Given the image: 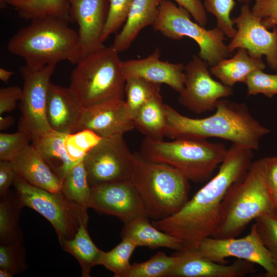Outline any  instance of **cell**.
Instances as JSON below:
<instances>
[{
  "label": "cell",
  "instance_id": "6da1fadb",
  "mask_svg": "<svg viewBox=\"0 0 277 277\" xmlns=\"http://www.w3.org/2000/svg\"><path fill=\"white\" fill-rule=\"evenodd\" d=\"M252 151L232 144L217 174L176 213L163 220L152 221L153 225L178 239L184 249L196 248L216 230L224 197L233 184L245 177L252 162Z\"/></svg>",
  "mask_w": 277,
  "mask_h": 277
},
{
  "label": "cell",
  "instance_id": "7a4b0ae2",
  "mask_svg": "<svg viewBox=\"0 0 277 277\" xmlns=\"http://www.w3.org/2000/svg\"><path fill=\"white\" fill-rule=\"evenodd\" d=\"M164 109L165 136L173 140L217 137L253 150L259 149L261 139L270 132L254 119L245 103L224 98L217 102L214 114L204 118L186 116L166 104Z\"/></svg>",
  "mask_w": 277,
  "mask_h": 277
},
{
  "label": "cell",
  "instance_id": "3957f363",
  "mask_svg": "<svg viewBox=\"0 0 277 277\" xmlns=\"http://www.w3.org/2000/svg\"><path fill=\"white\" fill-rule=\"evenodd\" d=\"M9 39L7 48L28 67L38 69L62 61L76 64L81 59L78 33L57 17L33 19Z\"/></svg>",
  "mask_w": 277,
  "mask_h": 277
},
{
  "label": "cell",
  "instance_id": "277c9868",
  "mask_svg": "<svg viewBox=\"0 0 277 277\" xmlns=\"http://www.w3.org/2000/svg\"><path fill=\"white\" fill-rule=\"evenodd\" d=\"M275 214L264 158L252 162L245 177L233 184L222 201L219 225L211 237L235 238L253 220Z\"/></svg>",
  "mask_w": 277,
  "mask_h": 277
},
{
  "label": "cell",
  "instance_id": "5b68a950",
  "mask_svg": "<svg viewBox=\"0 0 277 277\" xmlns=\"http://www.w3.org/2000/svg\"><path fill=\"white\" fill-rule=\"evenodd\" d=\"M129 181L142 200L147 216L152 221L172 215L189 200V180L176 169L144 160L134 159Z\"/></svg>",
  "mask_w": 277,
  "mask_h": 277
},
{
  "label": "cell",
  "instance_id": "8992f818",
  "mask_svg": "<svg viewBox=\"0 0 277 277\" xmlns=\"http://www.w3.org/2000/svg\"><path fill=\"white\" fill-rule=\"evenodd\" d=\"M140 150L139 154L144 160L169 165L195 183L210 180L227 151L223 144L207 140L176 139L168 142L146 137Z\"/></svg>",
  "mask_w": 277,
  "mask_h": 277
},
{
  "label": "cell",
  "instance_id": "52a82bcc",
  "mask_svg": "<svg viewBox=\"0 0 277 277\" xmlns=\"http://www.w3.org/2000/svg\"><path fill=\"white\" fill-rule=\"evenodd\" d=\"M122 63L118 52L104 46L75 64L69 88L84 109L124 99L126 80Z\"/></svg>",
  "mask_w": 277,
  "mask_h": 277
},
{
  "label": "cell",
  "instance_id": "ba28073f",
  "mask_svg": "<svg viewBox=\"0 0 277 277\" xmlns=\"http://www.w3.org/2000/svg\"><path fill=\"white\" fill-rule=\"evenodd\" d=\"M153 30L170 39L184 37L193 39L199 47L198 56L211 67L231 54L224 43L225 34L219 28L207 30L191 19L185 9L168 0H163Z\"/></svg>",
  "mask_w": 277,
  "mask_h": 277
},
{
  "label": "cell",
  "instance_id": "9c48e42d",
  "mask_svg": "<svg viewBox=\"0 0 277 277\" xmlns=\"http://www.w3.org/2000/svg\"><path fill=\"white\" fill-rule=\"evenodd\" d=\"M13 186L23 207L37 212L55 229L58 241L72 239L82 223L88 224L87 209L53 193L33 186L16 175Z\"/></svg>",
  "mask_w": 277,
  "mask_h": 277
},
{
  "label": "cell",
  "instance_id": "30bf717a",
  "mask_svg": "<svg viewBox=\"0 0 277 277\" xmlns=\"http://www.w3.org/2000/svg\"><path fill=\"white\" fill-rule=\"evenodd\" d=\"M56 66L50 64L34 69L25 65L19 69L23 88L18 130L26 132L31 140L52 130L47 120L46 107L50 79Z\"/></svg>",
  "mask_w": 277,
  "mask_h": 277
},
{
  "label": "cell",
  "instance_id": "8fae6325",
  "mask_svg": "<svg viewBox=\"0 0 277 277\" xmlns=\"http://www.w3.org/2000/svg\"><path fill=\"white\" fill-rule=\"evenodd\" d=\"M134 159L123 136L103 138L83 160L90 187L129 180Z\"/></svg>",
  "mask_w": 277,
  "mask_h": 277
},
{
  "label": "cell",
  "instance_id": "7c38bea8",
  "mask_svg": "<svg viewBox=\"0 0 277 277\" xmlns=\"http://www.w3.org/2000/svg\"><path fill=\"white\" fill-rule=\"evenodd\" d=\"M203 256L215 262L227 264L233 257L256 264L266 271V277H277V268L271 255L261 240L253 224L249 233L241 238L209 237L195 248Z\"/></svg>",
  "mask_w": 277,
  "mask_h": 277
},
{
  "label": "cell",
  "instance_id": "4fadbf2b",
  "mask_svg": "<svg viewBox=\"0 0 277 277\" xmlns=\"http://www.w3.org/2000/svg\"><path fill=\"white\" fill-rule=\"evenodd\" d=\"M208 63L193 55L185 65L184 88L179 102L189 110L201 114L215 108L217 102L233 93L232 87L213 80Z\"/></svg>",
  "mask_w": 277,
  "mask_h": 277
},
{
  "label": "cell",
  "instance_id": "5bb4252c",
  "mask_svg": "<svg viewBox=\"0 0 277 277\" xmlns=\"http://www.w3.org/2000/svg\"><path fill=\"white\" fill-rule=\"evenodd\" d=\"M232 21L237 31L227 45L229 52L243 48L253 57L262 59L265 56L269 68L277 71V31L267 29L252 14L249 4H243L239 15Z\"/></svg>",
  "mask_w": 277,
  "mask_h": 277
},
{
  "label": "cell",
  "instance_id": "9a60e30c",
  "mask_svg": "<svg viewBox=\"0 0 277 277\" xmlns=\"http://www.w3.org/2000/svg\"><path fill=\"white\" fill-rule=\"evenodd\" d=\"M91 188L89 208L98 213L115 216L123 223L147 216L140 196L129 180L104 183Z\"/></svg>",
  "mask_w": 277,
  "mask_h": 277
},
{
  "label": "cell",
  "instance_id": "2e32d148",
  "mask_svg": "<svg viewBox=\"0 0 277 277\" xmlns=\"http://www.w3.org/2000/svg\"><path fill=\"white\" fill-rule=\"evenodd\" d=\"M71 18L78 26L81 59L104 47L102 35L109 0H68Z\"/></svg>",
  "mask_w": 277,
  "mask_h": 277
},
{
  "label": "cell",
  "instance_id": "e0dca14e",
  "mask_svg": "<svg viewBox=\"0 0 277 277\" xmlns=\"http://www.w3.org/2000/svg\"><path fill=\"white\" fill-rule=\"evenodd\" d=\"M134 128L125 101L117 98L84 109L76 132L89 130L102 138H109L123 136Z\"/></svg>",
  "mask_w": 277,
  "mask_h": 277
},
{
  "label": "cell",
  "instance_id": "ac0fdd59",
  "mask_svg": "<svg viewBox=\"0 0 277 277\" xmlns=\"http://www.w3.org/2000/svg\"><path fill=\"white\" fill-rule=\"evenodd\" d=\"M168 277H243L255 271L253 263L238 259L226 265L202 256L195 248L177 251Z\"/></svg>",
  "mask_w": 277,
  "mask_h": 277
},
{
  "label": "cell",
  "instance_id": "d6986e66",
  "mask_svg": "<svg viewBox=\"0 0 277 277\" xmlns=\"http://www.w3.org/2000/svg\"><path fill=\"white\" fill-rule=\"evenodd\" d=\"M122 68L125 80L138 77L159 84H164L179 93L184 88L185 65L161 61L158 48L144 58L122 61Z\"/></svg>",
  "mask_w": 277,
  "mask_h": 277
},
{
  "label": "cell",
  "instance_id": "ffe728a7",
  "mask_svg": "<svg viewBox=\"0 0 277 277\" xmlns=\"http://www.w3.org/2000/svg\"><path fill=\"white\" fill-rule=\"evenodd\" d=\"M84 110L69 87L50 84L46 113L52 130L66 134L76 132Z\"/></svg>",
  "mask_w": 277,
  "mask_h": 277
},
{
  "label": "cell",
  "instance_id": "44dd1931",
  "mask_svg": "<svg viewBox=\"0 0 277 277\" xmlns=\"http://www.w3.org/2000/svg\"><path fill=\"white\" fill-rule=\"evenodd\" d=\"M16 175L29 184L53 193H61L62 180L32 144L11 161Z\"/></svg>",
  "mask_w": 277,
  "mask_h": 277
},
{
  "label": "cell",
  "instance_id": "7402d4cb",
  "mask_svg": "<svg viewBox=\"0 0 277 277\" xmlns=\"http://www.w3.org/2000/svg\"><path fill=\"white\" fill-rule=\"evenodd\" d=\"M163 0H134L127 21L111 46L117 52L128 49L140 31L155 22Z\"/></svg>",
  "mask_w": 277,
  "mask_h": 277
},
{
  "label": "cell",
  "instance_id": "603a6c76",
  "mask_svg": "<svg viewBox=\"0 0 277 277\" xmlns=\"http://www.w3.org/2000/svg\"><path fill=\"white\" fill-rule=\"evenodd\" d=\"M121 238L130 240L137 247L153 249L166 247L177 251L184 249L178 239L155 227L146 216H139L124 223Z\"/></svg>",
  "mask_w": 277,
  "mask_h": 277
},
{
  "label": "cell",
  "instance_id": "cb8c5ba5",
  "mask_svg": "<svg viewBox=\"0 0 277 277\" xmlns=\"http://www.w3.org/2000/svg\"><path fill=\"white\" fill-rule=\"evenodd\" d=\"M237 49L232 57L224 59L210 68L211 75L231 87L237 83H244L250 74L266 67L262 59L252 57L245 49Z\"/></svg>",
  "mask_w": 277,
  "mask_h": 277
},
{
  "label": "cell",
  "instance_id": "d4e9b609",
  "mask_svg": "<svg viewBox=\"0 0 277 277\" xmlns=\"http://www.w3.org/2000/svg\"><path fill=\"white\" fill-rule=\"evenodd\" d=\"M67 135L51 130L31 140V144L62 181L77 163L72 162L67 153L64 145Z\"/></svg>",
  "mask_w": 277,
  "mask_h": 277
},
{
  "label": "cell",
  "instance_id": "484cf974",
  "mask_svg": "<svg viewBox=\"0 0 277 277\" xmlns=\"http://www.w3.org/2000/svg\"><path fill=\"white\" fill-rule=\"evenodd\" d=\"M87 227V224L82 223L72 239L58 241L63 249L78 261L83 277H89L91 269L100 265L103 252L92 241Z\"/></svg>",
  "mask_w": 277,
  "mask_h": 277
},
{
  "label": "cell",
  "instance_id": "4316f807",
  "mask_svg": "<svg viewBox=\"0 0 277 277\" xmlns=\"http://www.w3.org/2000/svg\"><path fill=\"white\" fill-rule=\"evenodd\" d=\"M164 104L161 94L148 101L137 112L133 118L134 128L146 138L163 140L165 136L166 120Z\"/></svg>",
  "mask_w": 277,
  "mask_h": 277
},
{
  "label": "cell",
  "instance_id": "83f0119b",
  "mask_svg": "<svg viewBox=\"0 0 277 277\" xmlns=\"http://www.w3.org/2000/svg\"><path fill=\"white\" fill-rule=\"evenodd\" d=\"M23 19L53 17L68 22L72 19L68 0H7Z\"/></svg>",
  "mask_w": 277,
  "mask_h": 277
},
{
  "label": "cell",
  "instance_id": "f1b7e54d",
  "mask_svg": "<svg viewBox=\"0 0 277 277\" xmlns=\"http://www.w3.org/2000/svg\"><path fill=\"white\" fill-rule=\"evenodd\" d=\"M0 243H23L19 219L22 206L15 191L0 197Z\"/></svg>",
  "mask_w": 277,
  "mask_h": 277
},
{
  "label": "cell",
  "instance_id": "f546056e",
  "mask_svg": "<svg viewBox=\"0 0 277 277\" xmlns=\"http://www.w3.org/2000/svg\"><path fill=\"white\" fill-rule=\"evenodd\" d=\"M61 193L68 200L89 208L91 188L83 160L76 164L62 181Z\"/></svg>",
  "mask_w": 277,
  "mask_h": 277
},
{
  "label": "cell",
  "instance_id": "4dcf8cb0",
  "mask_svg": "<svg viewBox=\"0 0 277 277\" xmlns=\"http://www.w3.org/2000/svg\"><path fill=\"white\" fill-rule=\"evenodd\" d=\"M161 84L138 77L126 80L125 103L132 120L140 108L148 101L160 93Z\"/></svg>",
  "mask_w": 277,
  "mask_h": 277
},
{
  "label": "cell",
  "instance_id": "1f68e13d",
  "mask_svg": "<svg viewBox=\"0 0 277 277\" xmlns=\"http://www.w3.org/2000/svg\"><path fill=\"white\" fill-rule=\"evenodd\" d=\"M175 261V255L170 256L158 252L145 262L131 264L124 277L167 276Z\"/></svg>",
  "mask_w": 277,
  "mask_h": 277
},
{
  "label": "cell",
  "instance_id": "d6a6232c",
  "mask_svg": "<svg viewBox=\"0 0 277 277\" xmlns=\"http://www.w3.org/2000/svg\"><path fill=\"white\" fill-rule=\"evenodd\" d=\"M136 247L130 240L122 239L111 250L103 252L100 265L113 272L114 277H124L131 266L130 259Z\"/></svg>",
  "mask_w": 277,
  "mask_h": 277
},
{
  "label": "cell",
  "instance_id": "836d02e7",
  "mask_svg": "<svg viewBox=\"0 0 277 277\" xmlns=\"http://www.w3.org/2000/svg\"><path fill=\"white\" fill-rule=\"evenodd\" d=\"M103 138L89 130L67 134L64 145L70 160L77 163L83 160L87 152Z\"/></svg>",
  "mask_w": 277,
  "mask_h": 277
},
{
  "label": "cell",
  "instance_id": "e575fe53",
  "mask_svg": "<svg viewBox=\"0 0 277 277\" xmlns=\"http://www.w3.org/2000/svg\"><path fill=\"white\" fill-rule=\"evenodd\" d=\"M203 4L206 11L215 16L216 27L226 36L232 38L237 31L230 17L231 12L235 5L234 0H203Z\"/></svg>",
  "mask_w": 277,
  "mask_h": 277
},
{
  "label": "cell",
  "instance_id": "d590c367",
  "mask_svg": "<svg viewBox=\"0 0 277 277\" xmlns=\"http://www.w3.org/2000/svg\"><path fill=\"white\" fill-rule=\"evenodd\" d=\"M27 268L26 249L23 244L0 243V269L8 271L13 276Z\"/></svg>",
  "mask_w": 277,
  "mask_h": 277
},
{
  "label": "cell",
  "instance_id": "8d00e7d4",
  "mask_svg": "<svg viewBox=\"0 0 277 277\" xmlns=\"http://www.w3.org/2000/svg\"><path fill=\"white\" fill-rule=\"evenodd\" d=\"M254 221L258 234L277 268V215L265 214Z\"/></svg>",
  "mask_w": 277,
  "mask_h": 277
},
{
  "label": "cell",
  "instance_id": "74e56055",
  "mask_svg": "<svg viewBox=\"0 0 277 277\" xmlns=\"http://www.w3.org/2000/svg\"><path fill=\"white\" fill-rule=\"evenodd\" d=\"M133 2L134 0H109L108 16L102 35L103 43L124 26Z\"/></svg>",
  "mask_w": 277,
  "mask_h": 277
},
{
  "label": "cell",
  "instance_id": "f35d334b",
  "mask_svg": "<svg viewBox=\"0 0 277 277\" xmlns=\"http://www.w3.org/2000/svg\"><path fill=\"white\" fill-rule=\"evenodd\" d=\"M244 84L248 96L262 94L268 98L277 94V74L266 73L263 70H256L247 77Z\"/></svg>",
  "mask_w": 277,
  "mask_h": 277
},
{
  "label": "cell",
  "instance_id": "ab89813d",
  "mask_svg": "<svg viewBox=\"0 0 277 277\" xmlns=\"http://www.w3.org/2000/svg\"><path fill=\"white\" fill-rule=\"evenodd\" d=\"M31 141L26 132L20 130L13 133H0V160L11 161Z\"/></svg>",
  "mask_w": 277,
  "mask_h": 277
},
{
  "label": "cell",
  "instance_id": "60d3db41",
  "mask_svg": "<svg viewBox=\"0 0 277 277\" xmlns=\"http://www.w3.org/2000/svg\"><path fill=\"white\" fill-rule=\"evenodd\" d=\"M251 10L267 29L277 31V0H256Z\"/></svg>",
  "mask_w": 277,
  "mask_h": 277
},
{
  "label": "cell",
  "instance_id": "b9f144b4",
  "mask_svg": "<svg viewBox=\"0 0 277 277\" xmlns=\"http://www.w3.org/2000/svg\"><path fill=\"white\" fill-rule=\"evenodd\" d=\"M22 89L14 86L0 89V115L5 112L14 110L17 106V102L21 100Z\"/></svg>",
  "mask_w": 277,
  "mask_h": 277
},
{
  "label": "cell",
  "instance_id": "7bdbcfd3",
  "mask_svg": "<svg viewBox=\"0 0 277 277\" xmlns=\"http://www.w3.org/2000/svg\"><path fill=\"white\" fill-rule=\"evenodd\" d=\"M187 10L196 23L205 27L207 23V12L201 0H172Z\"/></svg>",
  "mask_w": 277,
  "mask_h": 277
},
{
  "label": "cell",
  "instance_id": "ee69618b",
  "mask_svg": "<svg viewBox=\"0 0 277 277\" xmlns=\"http://www.w3.org/2000/svg\"><path fill=\"white\" fill-rule=\"evenodd\" d=\"M16 173L11 161L0 160V197L5 196L13 185Z\"/></svg>",
  "mask_w": 277,
  "mask_h": 277
},
{
  "label": "cell",
  "instance_id": "f6af8a7d",
  "mask_svg": "<svg viewBox=\"0 0 277 277\" xmlns=\"http://www.w3.org/2000/svg\"><path fill=\"white\" fill-rule=\"evenodd\" d=\"M265 177L272 192L277 190V156L264 158Z\"/></svg>",
  "mask_w": 277,
  "mask_h": 277
},
{
  "label": "cell",
  "instance_id": "bcb514c9",
  "mask_svg": "<svg viewBox=\"0 0 277 277\" xmlns=\"http://www.w3.org/2000/svg\"><path fill=\"white\" fill-rule=\"evenodd\" d=\"M14 123V118L11 115L0 116V130H4L12 126Z\"/></svg>",
  "mask_w": 277,
  "mask_h": 277
},
{
  "label": "cell",
  "instance_id": "7dc6e473",
  "mask_svg": "<svg viewBox=\"0 0 277 277\" xmlns=\"http://www.w3.org/2000/svg\"><path fill=\"white\" fill-rule=\"evenodd\" d=\"M13 74V71H9L3 68H0V79L5 83H7L9 81Z\"/></svg>",
  "mask_w": 277,
  "mask_h": 277
},
{
  "label": "cell",
  "instance_id": "c3c4849f",
  "mask_svg": "<svg viewBox=\"0 0 277 277\" xmlns=\"http://www.w3.org/2000/svg\"><path fill=\"white\" fill-rule=\"evenodd\" d=\"M272 197L275 214L277 215V190L272 192Z\"/></svg>",
  "mask_w": 277,
  "mask_h": 277
},
{
  "label": "cell",
  "instance_id": "681fc988",
  "mask_svg": "<svg viewBox=\"0 0 277 277\" xmlns=\"http://www.w3.org/2000/svg\"><path fill=\"white\" fill-rule=\"evenodd\" d=\"M0 276L1 277H12V275L8 271L0 269Z\"/></svg>",
  "mask_w": 277,
  "mask_h": 277
},
{
  "label": "cell",
  "instance_id": "f907efd6",
  "mask_svg": "<svg viewBox=\"0 0 277 277\" xmlns=\"http://www.w3.org/2000/svg\"><path fill=\"white\" fill-rule=\"evenodd\" d=\"M238 2L243 4H249L252 1H255L256 0H236Z\"/></svg>",
  "mask_w": 277,
  "mask_h": 277
},
{
  "label": "cell",
  "instance_id": "816d5d0a",
  "mask_svg": "<svg viewBox=\"0 0 277 277\" xmlns=\"http://www.w3.org/2000/svg\"><path fill=\"white\" fill-rule=\"evenodd\" d=\"M6 1L7 0H0V7L1 9H3L7 6Z\"/></svg>",
  "mask_w": 277,
  "mask_h": 277
}]
</instances>
